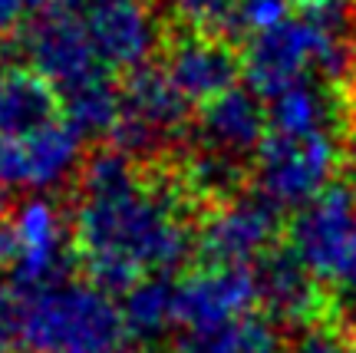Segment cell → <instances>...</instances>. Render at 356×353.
Returning a JSON list of instances; mask_svg holds the SVG:
<instances>
[{
	"mask_svg": "<svg viewBox=\"0 0 356 353\" xmlns=\"http://www.w3.org/2000/svg\"><path fill=\"white\" fill-rule=\"evenodd\" d=\"M191 198L175 175H152L139 159L109 149L83 165L70 212L73 251L106 290L162 278L195 248Z\"/></svg>",
	"mask_w": 356,
	"mask_h": 353,
	"instance_id": "1",
	"label": "cell"
},
{
	"mask_svg": "<svg viewBox=\"0 0 356 353\" xmlns=\"http://www.w3.org/2000/svg\"><path fill=\"white\" fill-rule=\"evenodd\" d=\"M350 20L343 0H307L284 24L248 40L241 73L248 89L274 100L300 83L343 79L353 70Z\"/></svg>",
	"mask_w": 356,
	"mask_h": 353,
	"instance_id": "2",
	"label": "cell"
},
{
	"mask_svg": "<svg viewBox=\"0 0 356 353\" xmlns=\"http://www.w3.org/2000/svg\"><path fill=\"white\" fill-rule=\"evenodd\" d=\"M30 353H132L122 304L92 281H56L20 297Z\"/></svg>",
	"mask_w": 356,
	"mask_h": 353,
	"instance_id": "3",
	"label": "cell"
},
{
	"mask_svg": "<svg viewBox=\"0 0 356 353\" xmlns=\"http://www.w3.org/2000/svg\"><path fill=\"white\" fill-rule=\"evenodd\" d=\"M73 254L76 251H73L70 214H63V208L53 198L37 195L10 212L0 235V267L10 274L13 288L30 294L66 281Z\"/></svg>",
	"mask_w": 356,
	"mask_h": 353,
	"instance_id": "4",
	"label": "cell"
},
{
	"mask_svg": "<svg viewBox=\"0 0 356 353\" xmlns=\"http://www.w3.org/2000/svg\"><path fill=\"white\" fill-rule=\"evenodd\" d=\"M340 159L343 152L337 132H267L254 155V189L270 205L300 212L337 182Z\"/></svg>",
	"mask_w": 356,
	"mask_h": 353,
	"instance_id": "5",
	"label": "cell"
},
{
	"mask_svg": "<svg viewBox=\"0 0 356 353\" xmlns=\"http://www.w3.org/2000/svg\"><path fill=\"white\" fill-rule=\"evenodd\" d=\"M191 109L162 66H145L122 83V113L109 136L113 149L145 162V155L165 152L178 136L191 132Z\"/></svg>",
	"mask_w": 356,
	"mask_h": 353,
	"instance_id": "6",
	"label": "cell"
},
{
	"mask_svg": "<svg viewBox=\"0 0 356 353\" xmlns=\"http://www.w3.org/2000/svg\"><path fill=\"white\" fill-rule=\"evenodd\" d=\"M356 244V185L333 182L330 189L293 214L287 248L317 278L330 297Z\"/></svg>",
	"mask_w": 356,
	"mask_h": 353,
	"instance_id": "7",
	"label": "cell"
},
{
	"mask_svg": "<svg viewBox=\"0 0 356 353\" xmlns=\"http://www.w3.org/2000/svg\"><path fill=\"white\" fill-rule=\"evenodd\" d=\"M280 208L257 191H238L225 202L208 205L195 231V248L211 265L251 267L280 248Z\"/></svg>",
	"mask_w": 356,
	"mask_h": 353,
	"instance_id": "8",
	"label": "cell"
},
{
	"mask_svg": "<svg viewBox=\"0 0 356 353\" xmlns=\"http://www.w3.org/2000/svg\"><path fill=\"white\" fill-rule=\"evenodd\" d=\"M83 132L63 116L33 132L0 139V191H26L37 198L63 189L83 162Z\"/></svg>",
	"mask_w": 356,
	"mask_h": 353,
	"instance_id": "9",
	"label": "cell"
},
{
	"mask_svg": "<svg viewBox=\"0 0 356 353\" xmlns=\"http://www.w3.org/2000/svg\"><path fill=\"white\" fill-rule=\"evenodd\" d=\"M24 53L26 66L37 70L56 93H63V89L76 86V83L106 70L96 56L86 20L79 13L66 10V7L40 13L37 20L26 26Z\"/></svg>",
	"mask_w": 356,
	"mask_h": 353,
	"instance_id": "10",
	"label": "cell"
},
{
	"mask_svg": "<svg viewBox=\"0 0 356 353\" xmlns=\"http://www.w3.org/2000/svg\"><path fill=\"white\" fill-rule=\"evenodd\" d=\"M257 274L254 267L211 265L204 261L185 278L175 281V317L178 330H202L254 314Z\"/></svg>",
	"mask_w": 356,
	"mask_h": 353,
	"instance_id": "11",
	"label": "cell"
},
{
	"mask_svg": "<svg viewBox=\"0 0 356 353\" xmlns=\"http://www.w3.org/2000/svg\"><path fill=\"white\" fill-rule=\"evenodd\" d=\"M195 149L211 152L218 159L244 165L254 162L261 142L267 139V106L248 86H234L218 100L204 102L191 123Z\"/></svg>",
	"mask_w": 356,
	"mask_h": 353,
	"instance_id": "12",
	"label": "cell"
},
{
	"mask_svg": "<svg viewBox=\"0 0 356 353\" xmlns=\"http://www.w3.org/2000/svg\"><path fill=\"white\" fill-rule=\"evenodd\" d=\"M89 26V37L96 47L99 63L113 73H139L145 66H152L155 47H159V20L152 7H145L142 0H119L109 7L83 13Z\"/></svg>",
	"mask_w": 356,
	"mask_h": 353,
	"instance_id": "13",
	"label": "cell"
},
{
	"mask_svg": "<svg viewBox=\"0 0 356 353\" xmlns=\"http://www.w3.org/2000/svg\"><path fill=\"white\" fill-rule=\"evenodd\" d=\"M257 274V301L267 317H274L280 327L293 324L304 327L320 317L330 314L327 290L317 284V278L300 265V258L291 248H274L261 258L254 267Z\"/></svg>",
	"mask_w": 356,
	"mask_h": 353,
	"instance_id": "14",
	"label": "cell"
},
{
	"mask_svg": "<svg viewBox=\"0 0 356 353\" xmlns=\"http://www.w3.org/2000/svg\"><path fill=\"white\" fill-rule=\"evenodd\" d=\"M159 66L165 70L172 86L198 109L204 102L218 100L221 93L234 89L241 76V60L225 40L195 37V33L172 43Z\"/></svg>",
	"mask_w": 356,
	"mask_h": 353,
	"instance_id": "15",
	"label": "cell"
},
{
	"mask_svg": "<svg viewBox=\"0 0 356 353\" xmlns=\"http://www.w3.org/2000/svg\"><path fill=\"white\" fill-rule=\"evenodd\" d=\"M60 93L30 66L0 63V139L60 119Z\"/></svg>",
	"mask_w": 356,
	"mask_h": 353,
	"instance_id": "16",
	"label": "cell"
},
{
	"mask_svg": "<svg viewBox=\"0 0 356 353\" xmlns=\"http://www.w3.org/2000/svg\"><path fill=\"white\" fill-rule=\"evenodd\" d=\"M168 353H287V340L274 317L254 311L218 327L181 330Z\"/></svg>",
	"mask_w": 356,
	"mask_h": 353,
	"instance_id": "17",
	"label": "cell"
},
{
	"mask_svg": "<svg viewBox=\"0 0 356 353\" xmlns=\"http://www.w3.org/2000/svg\"><path fill=\"white\" fill-rule=\"evenodd\" d=\"M60 113L73 129L86 136H113L119 113H122V86L113 83V73L89 76L76 86L60 93Z\"/></svg>",
	"mask_w": 356,
	"mask_h": 353,
	"instance_id": "18",
	"label": "cell"
},
{
	"mask_svg": "<svg viewBox=\"0 0 356 353\" xmlns=\"http://www.w3.org/2000/svg\"><path fill=\"white\" fill-rule=\"evenodd\" d=\"M337 100L327 83H300L267 102V132L307 136V132H333Z\"/></svg>",
	"mask_w": 356,
	"mask_h": 353,
	"instance_id": "19",
	"label": "cell"
},
{
	"mask_svg": "<svg viewBox=\"0 0 356 353\" xmlns=\"http://www.w3.org/2000/svg\"><path fill=\"white\" fill-rule=\"evenodd\" d=\"M122 317L126 327L136 343H155L178 330L175 317V281L162 274V278H145L136 288L122 294Z\"/></svg>",
	"mask_w": 356,
	"mask_h": 353,
	"instance_id": "20",
	"label": "cell"
},
{
	"mask_svg": "<svg viewBox=\"0 0 356 353\" xmlns=\"http://www.w3.org/2000/svg\"><path fill=\"white\" fill-rule=\"evenodd\" d=\"M175 20L195 37H215L228 43L238 37L241 0H168Z\"/></svg>",
	"mask_w": 356,
	"mask_h": 353,
	"instance_id": "21",
	"label": "cell"
},
{
	"mask_svg": "<svg viewBox=\"0 0 356 353\" xmlns=\"http://www.w3.org/2000/svg\"><path fill=\"white\" fill-rule=\"evenodd\" d=\"M287 353H356V327L340 317H320L314 324L297 327Z\"/></svg>",
	"mask_w": 356,
	"mask_h": 353,
	"instance_id": "22",
	"label": "cell"
},
{
	"mask_svg": "<svg viewBox=\"0 0 356 353\" xmlns=\"http://www.w3.org/2000/svg\"><path fill=\"white\" fill-rule=\"evenodd\" d=\"M300 10L297 0H241V10H238V37H257L270 26L284 24L287 17Z\"/></svg>",
	"mask_w": 356,
	"mask_h": 353,
	"instance_id": "23",
	"label": "cell"
},
{
	"mask_svg": "<svg viewBox=\"0 0 356 353\" xmlns=\"http://www.w3.org/2000/svg\"><path fill=\"white\" fill-rule=\"evenodd\" d=\"M24 307L20 294L0 284V353H24Z\"/></svg>",
	"mask_w": 356,
	"mask_h": 353,
	"instance_id": "24",
	"label": "cell"
},
{
	"mask_svg": "<svg viewBox=\"0 0 356 353\" xmlns=\"http://www.w3.org/2000/svg\"><path fill=\"white\" fill-rule=\"evenodd\" d=\"M53 0H0V30H13L26 17H40Z\"/></svg>",
	"mask_w": 356,
	"mask_h": 353,
	"instance_id": "25",
	"label": "cell"
},
{
	"mask_svg": "<svg viewBox=\"0 0 356 353\" xmlns=\"http://www.w3.org/2000/svg\"><path fill=\"white\" fill-rule=\"evenodd\" d=\"M66 10H83V13H89V10H99V7H109V3H119V0H60Z\"/></svg>",
	"mask_w": 356,
	"mask_h": 353,
	"instance_id": "26",
	"label": "cell"
},
{
	"mask_svg": "<svg viewBox=\"0 0 356 353\" xmlns=\"http://www.w3.org/2000/svg\"><path fill=\"white\" fill-rule=\"evenodd\" d=\"M7 218H10V212H7V202H3V195H0V235H3V225H7Z\"/></svg>",
	"mask_w": 356,
	"mask_h": 353,
	"instance_id": "27",
	"label": "cell"
},
{
	"mask_svg": "<svg viewBox=\"0 0 356 353\" xmlns=\"http://www.w3.org/2000/svg\"><path fill=\"white\" fill-rule=\"evenodd\" d=\"M350 139H353V149H356V102H353V113H350Z\"/></svg>",
	"mask_w": 356,
	"mask_h": 353,
	"instance_id": "28",
	"label": "cell"
}]
</instances>
